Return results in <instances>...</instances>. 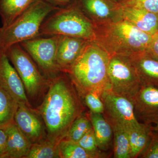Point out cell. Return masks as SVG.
<instances>
[{"label": "cell", "mask_w": 158, "mask_h": 158, "mask_svg": "<svg viewBox=\"0 0 158 158\" xmlns=\"http://www.w3.org/2000/svg\"><path fill=\"white\" fill-rule=\"evenodd\" d=\"M81 97L66 76L59 73L49 79L48 90L37 110L45 124L48 139L59 142L65 138L74 121L83 113Z\"/></svg>", "instance_id": "obj_1"}, {"label": "cell", "mask_w": 158, "mask_h": 158, "mask_svg": "<svg viewBox=\"0 0 158 158\" xmlns=\"http://www.w3.org/2000/svg\"><path fill=\"white\" fill-rule=\"evenodd\" d=\"M94 24L93 41L110 56L120 55L131 57L149 49L153 35L141 31L126 20Z\"/></svg>", "instance_id": "obj_2"}, {"label": "cell", "mask_w": 158, "mask_h": 158, "mask_svg": "<svg viewBox=\"0 0 158 158\" xmlns=\"http://www.w3.org/2000/svg\"><path fill=\"white\" fill-rule=\"evenodd\" d=\"M110 56L93 41L88 43L67 73L81 96L89 91L101 94L111 89L108 75Z\"/></svg>", "instance_id": "obj_3"}, {"label": "cell", "mask_w": 158, "mask_h": 158, "mask_svg": "<svg viewBox=\"0 0 158 158\" xmlns=\"http://www.w3.org/2000/svg\"><path fill=\"white\" fill-rule=\"evenodd\" d=\"M44 0H35L10 25L2 28L0 50L6 52L11 45L40 37V31L46 18L59 9Z\"/></svg>", "instance_id": "obj_4"}, {"label": "cell", "mask_w": 158, "mask_h": 158, "mask_svg": "<svg viewBox=\"0 0 158 158\" xmlns=\"http://www.w3.org/2000/svg\"><path fill=\"white\" fill-rule=\"evenodd\" d=\"M39 35H63L93 41L94 24L77 3L56 11L43 23Z\"/></svg>", "instance_id": "obj_5"}, {"label": "cell", "mask_w": 158, "mask_h": 158, "mask_svg": "<svg viewBox=\"0 0 158 158\" xmlns=\"http://www.w3.org/2000/svg\"><path fill=\"white\" fill-rule=\"evenodd\" d=\"M6 52L22 81L29 101L39 98L44 89L48 88L49 80L43 75L19 43L11 45Z\"/></svg>", "instance_id": "obj_6"}, {"label": "cell", "mask_w": 158, "mask_h": 158, "mask_svg": "<svg viewBox=\"0 0 158 158\" xmlns=\"http://www.w3.org/2000/svg\"><path fill=\"white\" fill-rule=\"evenodd\" d=\"M108 75L111 90L131 101L142 85L129 57L120 55L110 56Z\"/></svg>", "instance_id": "obj_7"}, {"label": "cell", "mask_w": 158, "mask_h": 158, "mask_svg": "<svg viewBox=\"0 0 158 158\" xmlns=\"http://www.w3.org/2000/svg\"><path fill=\"white\" fill-rule=\"evenodd\" d=\"M58 39V36H40L19 43L48 80L61 73L56 63Z\"/></svg>", "instance_id": "obj_8"}, {"label": "cell", "mask_w": 158, "mask_h": 158, "mask_svg": "<svg viewBox=\"0 0 158 158\" xmlns=\"http://www.w3.org/2000/svg\"><path fill=\"white\" fill-rule=\"evenodd\" d=\"M104 106L103 115L110 125H117L128 131L139 126L134 105L128 99L113 92L104 90L100 94Z\"/></svg>", "instance_id": "obj_9"}, {"label": "cell", "mask_w": 158, "mask_h": 158, "mask_svg": "<svg viewBox=\"0 0 158 158\" xmlns=\"http://www.w3.org/2000/svg\"><path fill=\"white\" fill-rule=\"evenodd\" d=\"M0 86L18 103L31 110L32 107L24 86L6 52L0 50Z\"/></svg>", "instance_id": "obj_10"}, {"label": "cell", "mask_w": 158, "mask_h": 158, "mask_svg": "<svg viewBox=\"0 0 158 158\" xmlns=\"http://www.w3.org/2000/svg\"><path fill=\"white\" fill-rule=\"evenodd\" d=\"M90 41L78 37L58 36L56 63L60 72L68 73Z\"/></svg>", "instance_id": "obj_11"}, {"label": "cell", "mask_w": 158, "mask_h": 158, "mask_svg": "<svg viewBox=\"0 0 158 158\" xmlns=\"http://www.w3.org/2000/svg\"><path fill=\"white\" fill-rule=\"evenodd\" d=\"M131 102L136 116L144 123L151 125L158 120V88L141 85Z\"/></svg>", "instance_id": "obj_12"}, {"label": "cell", "mask_w": 158, "mask_h": 158, "mask_svg": "<svg viewBox=\"0 0 158 158\" xmlns=\"http://www.w3.org/2000/svg\"><path fill=\"white\" fill-rule=\"evenodd\" d=\"M38 114L37 110L19 105L14 116V122L33 144L45 140L47 136L45 124Z\"/></svg>", "instance_id": "obj_13"}, {"label": "cell", "mask_w": 158, "mask_h": 158, "mask_svg": "<svg viewBox=\"0 0 158 158\" xmlns=\"http://www.w3.org/2000/svg\"><path fill=\"white\" fill-rule=\"evenodd\" d=\"M77 4L94 23L122 19L120 7L111 0H79Z\"/></svg>", "instance_id": "obj_14"}, {"label": "cell", "mask_w": 158, "mask_h": 158, "mask_svg": "<svg viewBox=\"0 0 158 158\" xmlns=\"http://www.w3.org/2000/svg\"><path fill=\"white\" fill-rule=\"evenodd\" d=\"M121 17L141 31L151 35L158 33V15L152 12L128 7H120Z\"/></svg>", "instance_id": "obj_15"}, {"label": "cell", "mask_w": 158, "mask_h": 158, "mask_svg": "<svg viewBox=\"0 0 158 158\" xmlns=\"http://www.w3.org/2000/svg\"><path fill=\"white\" fill-rule=\"evenodd\" d=\"M5 128L7 141L3 158H25L33 144L20 130L14 121Z\"/></svg>", "instance_id": "obj_16"}, {"label": "cell", "mask_w": 158, "mask_h": 158, "mask_svg": "<svg viewBox=\"0 0 158 158\" xmlns=\"http://www.w3.org/2000/svg\"><path fill=\"white\" fill-rule=\"evenodd\" d=\"M129 57L137 70L141 85L158 88V60L148 52Z\"/></svg>", "instance_id": "obj_17"}, {"label": "cell", "mask_w": 158, "mask_h": 158, "mask_svg": "<svg viewBox=\"0 0 158 158\" xmlns=\"http://www.w3.org/2000/svg\"><path fill=\"white\" fill-rule=\"evenodd\" d=\"M92 124L99 149L102 151L108 150L113 139L112 128L103 114L90 112L88 114Z\"/></svg>", "instance_id": "obj_18"}, {"label": "cell", "mask_w": 158, "mask_h": 158, "mask_svg": "<svg viewBox=\"0 0 158 158\" xmlns=\"http://www.w3.org/2000/svg\"><path fill=\"white\" fill-rule=\"evenodd\" d=\"M152 132L150 125L145 123L128 131L131 158L141 157L149 144Z\"/></svg>", "instance_id": "obj_19"}, {"label": "cell", "mask_w": 158, "mask_h": 158, "mask_svg": "<svg viewBox=\"0 0 158 158\" xmlns=\"http://www.w3.org/2000/svg\"><path fill=\"white\" fill-rule=\"evenodd\" d=\"M35 0H0V16L3 28L10 25Z\"/></svg>", "instance_id": "obj_20"}, {"label": "cell", "mask_w": 158, "mask_h": 158, "mask_svg": "<svg viewBox=\"0 0 158 158\" xmlns=\"http://www.w3.org/2000/svg\"><path fill=\"white\" fill-rule=\"evenodd\" d=\"M19 106L13 98L0 86V128L6 127L14 121Z\"/></svg>", "instance_id": "obj_21"}, {"label": "cell", "mask_w": 158, "mask_h": 158, "mask_svg": "<svg viewBox=\"0 0 158 158\" xmlns=\"http://www.w3.org/2000/svg\"><path fill=\"white\" fill-rule=\"evenodd\" d=\"M111 126L113 131L114 157L131 158L128 131L119 126Z\"/></svg>", "instance_id": "obj_22"}, {"label": "cell", "mask_w": 158, "mask_h": 158, "mask_svg": "<svg viewBox=\"0 0 158 158\" xmlns=\"http://www.w3.org/2000/svg\"><path fill=\"white\" fill-rule=\"evenodd\" d=\"M59 143L46 138L32 144L25 158H60Z\"/></svg>", "instance_id": "obj_23"}, {"label": "cell", "mask_w": 158, "mask_h": 158, "mask_svg": "<svg viewBox=\"0 0 158 158\" xmlns=\"http://www.w3.org/2000/svg\"><path fill=\"white\" fill-rule=\"evenodd\" d=\"M60 158H95L82 148L77 142L63 138L59 142Z\"/></svg>", "instance_id": "obj_24"}, {"label": "cell", "mask_w": 158, "mask_h": 158, "mask_svg": "<svg viewBox=\"0 0 158 158\" xmlns=\"http://www.w3.org/2000/svg\"><path fill=\"white\" fill-rule=\"evenodd\" d=\"M92 128L88 114L83 112L74 121L64 138L77 142Z\"/></svg>", "instance_id": "obj_25"}, {"label": "cell", "mask_w": 158, "mask_h": 158, "mask_svg": "<svg viewBox=\"0 0 158 158\" xmlns=\"http://www.w3.org/2000/svg\"><path fill=\"white\" fill-rule=\"evenodd\" d=\"M77 143L82 148L94 156L95 158L103 157L101 151L98 146L93 128L87 132Z\"/></svg>", "instance_id": "obj_26"}, {"label": "cell", "mask_w": 158, "mask_h": 158, "mask_svg": "<svg viewBox=\"0 0 158 158\" xmlns=\"http://www.w3.org/2000/svg\"><path fill=\"white\" fill-rule=\"evenodd\" d=\"M117 4L120 7L137 8L158 14V0H124Z\"/></svg>", "instance_id": "obj_27"}, {"label": "cell", "mask_w": 158, "mask_h": 158, "mask_svg": "<svg viewBox=\"0 0 158 158\" xmlns=\"http://www.w3.org/2000/svg\"><path fill=\"white\" fill-rule=\"evenodd\" d=\"M82 97L90 112L97 114H103L104 106L99 94L95 91H89Z\"/></svg>", "instance_id": "obj_28"}, {"label": "cell", "mask_w": 158, "mask_h": 158, "mask_svg": "<svg viewBox=\"0 0 158 158\" xmlns=\"http://www.w3.org/2000/svg\"><path fill=\"white\" fill-rule=\"evenodd\" d=\"M140 157L158 158V132L153 131L151 139Z\"/></svg>", "instance_id": "obj_29"}, {"label": "cell", "mask_w": 158, "mask_h": 158, "mask_svg": "<svg viewBox=\"0 0 158 158\" xmlns=\"http://www.w3.org/2000/svg\"><path fill=\"white\" fill-rule=\"evenodd\" d=\"M7 135L6 128H0V158H3L7 145Z\"/></svg>", "instance_id": "obj_30"}, {"label": "cell", "mask_w": 158, "mask_h": 158, "mask_svg": "<svg viewBox=\"0 0 158 158\" xmlns=\"http://www.w3.org/2000/svg\"><path fill=\"white\" fill-rule=\"evenodd\" d=\"M147 52L158 60V33L153 36L152 41Z\"/></svg>", "instance_id": "obj_31"}, {"label": "cell", "mask_w": 158, "mask_h": 158, "mask_svg": "<svg viewBox=\"0 0 158 158\" xmlns=\"http://www.w3.org/2000/svg\"><path fill=\"white\" fill-rule=\"evenodd\" d=\"M55 6H63L68 3L70 0H44Z\"/></svg>", "instance_id": "obj_32"}, {"label": "cell", "mask_w": 158, "mask_h": 158, "mask_svg": "<svg viewBox=\"0 0 158 158\" xmlns=\"http://www.w3.org/2000/svg\"><path fill=\"white\" fill-rule=\"evenodd\" d=\"M150 126L153 131L158 132V120L154 123L152 124H151Z\"/></svg>", "instance_id": "obj_33"}, {"label": "cell", "mask_w": 158, "mask_h": 158, "mask_svg": "<svg viewBox=\"0 0 158 158\" xmlns=\"http://www.w3.org/2000/svg\"><path fill=\"white\" fill-rule=\"evenodd\" d=\"M111 1H113L114 2L116 3V4H118V3L121 2H122L124 1V0H111Z\"/></svg>", "instance_id": "obj_34"}, {"label": "cell", "mask_w": 158, "mask_h": 158, "mask_svg": "<svg viewBox=\"0 0 158 158\" xmlns=\"http://www.w3.org/2000/svg\"><path fill=\"white\" fill-rule=\"evenodd\" d=\"M2 31V28H0V34H1V32Z\"/></svg>", "instance_id": "obj_35"}, {"label": "cell", "mask_w": 158, "mask_h": 158, "mask_svg": "<svg viewBox=\"0 0 158 158\" xmlns=\"http://www.w3.org/2000/svg\"><path fill=\"white\" fill-rule=\"evenodd\" d=\"M157 15H158V14Z\"/></svg>", "instance_id": "obj_36"}]
</instances>
